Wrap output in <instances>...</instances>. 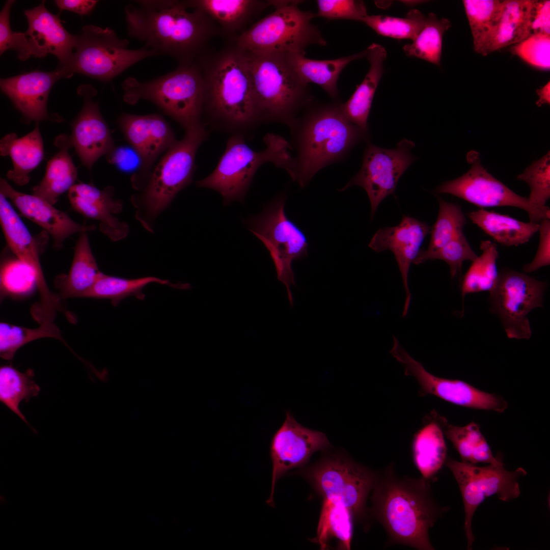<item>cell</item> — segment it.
<instances>
[{
  "instance_id": "db71d44e",
  "label": "cell",
  "mask_w": 550,
  "mask_h": 550,
  "mask_svg": "<svg viewBox=\"0 0 550 550\" xmlns=\"http://www.w3.org/2000/svg\"><path fill=\"white\" fill-rule=\"evenodd\" d=\"M539 242L533 260L523 266L525 273H530L550 264V220L542 219L539 223Z\"/></svg>"
},
{
  "instance_id": "6da1fadb",
  "label": "cell",
  "mask_w": 550,
  "mask_h": 550,
  "mask_svg": "<svg viewBox=\"0 0 550 550\" xmlns=\"http://www.w3.org/2000/svg\"><path fill=\"white\" fill-rule=\"evenodd\" d=\"M368 512L383 527L389 544L434 550L429 532L449 510L434 499L430 480L399 476L391 463L379 471Z\"/></svg>"
},
{
  "instance_id": "f5cc1de1",
  "label": "cell",
  "mask_w": 550,
  "mask_h": 550,
  "mask_svg": "<svg viewBox=\"0 0 550 550\" xmlns=\"http://www.w3.org/2000/svg\"><path fill=\"white\" fill-rule=\"evenodd\" d=\"M540 33L550 34L549 0H533L525 39Z\"/></svg>"
},
{
  "instance_id": "9c48e42d",
  "label": "cell",
  "mask_w": 550,
  "mask_h": 550,
  "mask_svg": "<svg viewBox=\"0 0 550 550\" xmlns=\"http://www.w3.org/2000/svg\"><path fill=\"white\" fill-rule=\"evenodd\" d=\"M122 88L125 102L134 104L141 99L150 101L185 130L204 122L203 80L196 62L179 65L175 70L148 81L128 77Z\"/></svg>"
},
{
  "instance_id": "603a6c76",
  "label": "cell",
  "mask_w": 550,
  "mask_h": 550,
  "mask_svg": "<svg viewBox=\"0 0 550 550\" xmlns=\"http://www.w3.org/2000/svg\"><path fill=\"white\" fill-rule=\"evenodd\" d=\"M24 13L28 22V30L24 33L32 56L41 58L51 53L59 60L60 67L66 66L73 54L76 36L64 28L59 14L50 12L44 1Z\"/></svg>"
},
{
  "instance_id": "ac0fdd59",
  "label": "cell",
  "mask_w": 550,
  "mask_h": 550,
  "mask_svg": "<svg viewBox=\"0 0 550 550\" xmlns=\"http://www.w3.org/2000/svg\"><path fill=\"white\" fill-rule=\"evenodd\" d=\"M330 447L324 433L302 426L290 411H287L284 422L274 433L270 443L272 471L270 495L266 503L274 506L276 483L286 472L305 464L316 452Z\"/></svg>"
},
{
  "instance_id": "30bf717a",
  "label": "cell",
  "mask_w": 550,
  "mask_h": 550,
  "mask_svg": "<svg viewBox=\"0 0 550 550\" xmlns=\"http://www.w3.org/2000/svg\"><path fill=\"white\" fill-rule=\"evenodd\" d=\"M128 45L127 40L120 38L109 28L85 25L76 36L69 62L57 69L63 77L78 73L108 81L138 62L157 56L145 46L131 49L128 48Z\"/></svg>"
},
{
  "instance_id": "b9f144b4",
  "label": "cell",
  "mask_w": 550,
  "mask_h": 550,
  "mask_svg": "<svg viewBox=\"0 0 550 550\" xmlns=\"http://www.w3.org/2000/svg\"><path fill=\"white\" fill-rule=\"evenodd\" d=\"M462 2L473 36L474 49L480 53L500 19L504 0H463Z\"/></svg>"
},
{
  "instance_id": "ab89813d",
  "label": "cell",
  "mask_w": 550,
  "mask_h": 550,
  "mask_svg": "<svg viewBox=\"0 0 550 550\" xmlns=\"http://www.w3.org/2000/svg\"><path fill=\"white\" fill-rule=\"evenodd\" d=\"M34 375L30 369L22 373L11 365L0 368V401L29 426L19 406L21 401L28 402L40 391V387L33 380Z\"/></svg>"
},
{
  "instance_id": "8992f818",
  "label": "cell",
  "mask_w": 550,
  "mask_h": 550,
  "mask_svg": "<svg viewBox=\"0 0 550 550\" xmlns=\"http://www.w3.org/2000/svg\"><path fill=\"white\" fill-rule=\"evenodd\" d=\"M243 51L259 123L280 122L289 126L312 103L308 86L294 73L285 54Z\"/></svg>"
},
{
  "instance_id": "4dcf8cb0",
  "label": "cell",
  "mask_w": 550,
  "mask_h": 550,
  "mask_svg": "<svg viewBox=\"0 0 550 550\" xmlns=\"http://www.w3.org/2000/svg\"><path fill=\"white\" fill-rule=\"evenodd\" d=\"M55 144L60 150L48 161L42 180L32 188L33 195L52 205L57 203L60 195L69 190L77 178V169L68 153L72 146L70 139L61 135Z\"/></svg>"
},
{
  "instance_id": "8fae6325",
  "label": "cell",
  "mask_w": 550,
  "mask_h": 550,
  "mask_svg": "<svg viewBox=\"0 0 550 550\" xmlns=\"http://www.w3.org/2000/svg\"><path fill=\"white\" fill-rule=\"evenodd\" d=\"M286 197L280 195L269 202L259 214L245 221L249 230L264 244L274 263L278 279L285 285L291 306L290 287L295 286L292 262L308 255L309 244L303 231L288 218Z\"/></svg>"
},
{
  "instance_id": "d6986e66",
  "label": "cell",
  "mask_w": 550,
  "mask_h": 550,
  "mask_svg": "<svg viewBox=\"0 0 550 550\" xmlns=\"http://www.w3.org/2000/svg\"><path fill=\"white\" fill-rule=\"evenodd\" d=\"M6 198L0 194V221L6 241L17 258L34 272L40 296L38 305L34 307L35 313L42 318L54 319L57 312H64V309L46 284L35 239Z\"/></svg>"
},
{
  "instance_id": "ba28073f",
  "label": "cell",
  "mask_w": 550,
  "mask_h": 550,
  "mask_svg": "<svg viewBox=\"0 0 550 550\" xmlns=\"http://www.w3.org/2000/svg\"><path fill=\"white\" fill-rule=\"evenodd\" d=\"M264 141L266 148L256 151L246 144L244 136L231 135L215 169L197 181V186L218 191L225 206L233 201L243 202L254 176L263 164L270 162L286 171L290 166L292 156L288 141L273 133L266 134Z\"/></svg>"
},
{
  "instance_id": "9f6ffc18",
  "label": "cell",
  "mask_w": 550,
  "mask_h": 550,
  "mask_svg": "<svg viewBox=\"0 0 550 550\" xmlns=\"http://www.w3.org/2000/svg\"><path fill=\"white\" fill-rule=\"evenodd\" d=\"M98 1L94 0H57L55 4L61 10H67L80 15L90 14Z\"/></svg>"
},
{
  "instance_id": "9a60e30c",
  "label": "cell",
  "mask_w": 550,
  "mask_h": 550,
  "mask_svg": "<svg viewBox=\"0 0 550 550\" xmlns=\"http://www.w3.org/2000/svg\"><path fill=\"white\" fill-rule=\"evenodd\" d=\"M470 158L472 166L468 172L456 179L443 183L435 191L456 196L481 209L517 207L526 211L532 223H539L543 219L550 218L548 206L540 208L532 204L528 198L517 195L488 173L478 157Z\"/></svg>"
},
{
  "instance_id": "bcb514c9",
  "label": "cell",
  "mask_w": 550,
  "mask_h": 550,
  "mask_svg": "<svg viewBox=\"0 0 550 550\" xmlns=\"http://www.w3.org/2000/svg\"><path fill=\"white\" fill-rule=\"evenodd\" d=\"M477 256L463 232H461L436 251L425 256L417 257L414 263L419 265L430 260H442L448 265L451 277L454 278L460 273L463 262H472Z\"/></svg>"
},
{
  "instance_id": "7dc6e473",
  "label": "cell",
  "mask_w": 550,
  "mask_h": 550,
  "mask_svg": "<svg viewBox=\"0 0 550 550\" xmlns=\"http://www.w3.org/2000/svg\"><path fill=\"white\" fill-rule=\"evenodd\" d=\"M516 179L526 182L530 193L528 199L533 205L545 208L550 198V153L528 167Z\"/></svg>"
},
{
  "instance_id": "83f0119b",
  "label": "cell",
  "mask_w": 550,
  "mask_h": 550,
  "mask_svg": "<svg viewBox=\"0 0 550 550\" xmlns=\"http://www.w3.org/2000/svg\"><path fill=\"white\" fill-rule=\"evenodd\" d=\"M191 9H199L207 15L221 31L233 34L242 30L270 6L269 1L188 0L184 1Z\"/></svg>"
},
{
  "instance_id": "1f68e13d",
  "label": "cell",
  "mask_w": 550,
  "mask_h": 550,
  "mask_svg": "<svg viewBox=\"0 0 550 550\" xmlns=\"http://www.w3.org/2000/svg\"><path fill=\"white\" fill-rule=\"evenodd\" d=\"M427 418L413 436L411 452L421 476L430 480L445 464L447 449L441 426L430 414Z\"/></svg>"
},
{
  "instance_id": "44dd1931",
  "label": "cell",
  "mask_w": 550,
  "mask_h": 550,
  "mask_svg": "<svg viewBox=\"0 0 550 550\" xmlns=\"http://www.w3.org/2000/svg\"><path fill=\"white\" fill-rule=\"evenodd\" d=\"M430 231V227L426 223L404 215L398 225L379 229L369 244L376 252L390 250L394 255L406 294L402 317L407 314L411 300L408 280L410 266Z\"/></svg>"
},
{
  "instance_id": "e575fe53",
  "label": "cell",
  "mask_w": 550,
  "mask_h": 550,
  "mask_svg": "<svg viewBox=\"0 0 550 550\" xmlns=\"http://www.w3.org/2000/svg\"><path fill=\"white\" fill-rule=\"evenodd\" d=\"M92 254L87 233L81 232L77 240L70 269L67 274L56 279L63 298L81 297L102 275Z\"/></svg>"
},
{
  "instance_id": "d6a6232c",
  "label": "cell",
  "mask_w": 550,
  "mask_h": 550,
  "mask_svg": "<svg viewBox=\"0 0 550 550\" xmlns=\"http://www.w3.org/2000/svg\"><path fill=\"white\" fill-rule=\"evenodd\" d=\"M533 0H504L500 19L479 54L486 56L522 41Z\"/></svg>"
},
{
  "instance_id": "f546056e",
  "label": "cell",
  "mask_w": 550,
  "mask_h": 550,
  "mask_svg": "<svg viewBox=\"0 0 550 550\" xmlns=\"http://www.w3.org/2000/svg\"><path fill=\"white\" fill-rule=\"evenodd\" d=\"M0 150L1 155H9L13 162V169L7 174L9 179L19 186L28 183L29 173L39 164L44 156L38 122L33 130L22 137L18 138L15 133L4 136L1 141Z\"/></svg>"
},
{
  "instance_id": "484cf974",
  "label": "cell",
  "mask_w": 550,
  "mask_h": 550,
  "mask_svg": "<svg viewBox=\"0 0 550 550\" xmlns=\"http://www.w3.org/2000/svg\"><path fill=\"white\" fill-rule=\"evenodd\" d=\"M62 77L57 69L51 72L33 71L1 79L2 91L29 120L39 121L49 116L47 102L56 81Z\"/></svg>"
},
{
  "instance_id": "681fc988",
  "label": "cell",
  "mask_w": 550,
  "mask_h": 550,
  "mask_svg": "<svg viewBox=\"0 0 550 550\" xmlns=\"http://www.w3.org/2000/svg\"><path fill=\"white\" fill-rule=\"evenodd\" d=\"M510 52L530 65L543 70L550 68V34L532 35L512 45Z\"/></svg>"
},
{
  "instance_id": "cb8c5ba5",
  "label": "cell",
  "mask_w": 550,
  "mask_h": 550,
  "mask_svg": "<svg viewBox=\"0 0 550 550\" xmlns=\"http://www.w3.org/2000/svg\"><path fill=\"white\" fill-rule=\"evenodd\" d=\"M1 193L9 198L22 215L48 232L53 238V247L62 248L64 241L70 235L93 231V225L76 223L65 212L53 206L43 199L34 195L20 193L1 178Z\"/></svg>"
},
{
  "instance_id": "680465c9",
  "label": "cell",
  "mask_w": 550,
  "mask_h": 550,
  "mask_svg": "<svg viewBox=\"0 0 550 550\" xmlns=\"http://www.w3.org/2000/svg\"><path fill=\"white\" fill-rule=\"evenodd\" d=\"M1 503L3 505L7 503V499L4 496H1L0 498Z\"/></svg>"
},
{
  "instance_id": "7c38bea8",
  "label": "cell",
  "mask_w": 550,
  "mask_h": 550,
  "mask_svg": "<svg viewBox=\"0 0 550 550\" xmlns=\"http://www.w3.org/2000/svg\"><path fill=\"white\" fill-rule=\"evenodd\" d=\"M378 474L340 453L324 457L308 476L324 499L341 504L360 520L367 514V500Z\"/></svg>"
},
{
  "instance_id": "277c9868",
  "label": "cell",
  "mask_w": 550,
  "mask_h": 550,
  "mask_svg": "<svg viewBox=\"0 0 550 550\" xmlns=\"http://www.w3.org/2000/svg\"><path fill=\"white\" fill-rule=\"evenodd\" d=\"M309 106L289 126L296 156L287 172L301 187L320 170L342 160L367 133L346 118L340 103Z\"/></svg>"
},
{
  "instance_id": "2e32d148",
  "label": "cell",
  "mask_w": 550,
  "mask_h": 550,
  "mask_svg": "<svg viewBox=\"0 0 550 550\" xmlns=\"http://www.w3.org/2000/svg\"><path fill=\"white\" fill-rule=\"evenodd\" d=\"M415 146L403 139L396 148L384 149L369 143L359 173L340 191L358 185L366 191L371 204V218L387 196L394 195L398 180L414 160L410 150Z\"/></svg>"
},
{
  "instance_id": "c3c4849f",
  "label": "cell",
  "mask_w": 550,
  "mask_h": 550,
  "mask_svg": "<svg viewBox=\"0 0 550 550\" xmlns=\"http://www.w3.org/2000/svg\"><path fill=\"white\" fill-rule=\"evenodd\" d=\"M37 287L33 270L17 259L6 262L1 268V287L3 293L21 297L30 294Z\"/></svg>"
},
{
  "instance_id": "11a10c76",
  "label": "cell",
  "mask_w": 550,
  "mask_h": 550,
  "mask_svg": "<svg viewBox=\"0 0 550 550\" xmlns=\"http://www.w3.org/2000/svg\"><path fill=\"white\" fill-rule=\"evenodd\" d=\"M107 160L115 164L120 170L130 171L142 165L141 157L132 148L125 147L114 148L106 155Z\"/></svg>"
},
{
  "instance_id": "816d5d0a",
  "label": "cell",
  "mask_w": 550,
  "mask_h": 550,
  "mask_svg": "<svg viewBox=\"0 0 550 550\" xmlns=\"http://www.w3.org/2000/svg\"><path fill=\"white\" fill-rule=\"evenodd\" d=\"M14 3L13 0L7 1L0 13V53L14 49L19 59L23 61L32 56V53L24 33L14 32L11 28L10 12Z\"/></svg>"
},
{
  "instance_id": "4fadbf2b",
  "label": "cell",
  "mask_w": 550,
  "mask_h": 550,
  "mask_svg": "<svg viewBox=\"0 0 550 550\" xmlns=\"http://www.w3.org/2000/svg\"><path fill=\"white\" fill-rule=\"evenodd\" d=\"M444 464L452 472L460 489L464 508L467 548L471 549L475 540L472 521L478 507L493 495L504 502L517 498L520 493L518 479L527 472L522 468L507 471L503 461L478 466L447 457Z\"/></svg>"
},
{
  "instance_id": "ee69618b",
  "label": "cell",
  "mask_w": 550,
  "mask_h": 550,
  "mask_svg": "<svg viewBox=\"0 0 550 550\" xmlns=\"http://www.w3.org/2000/svg\"><path fill=\"white\" fill-rule=\"evenodd\" d=\"M438 200V212L435 223L430 228L429 245L426 250H421L417 257L425 256L436 251L463 232L466 218L461 207L441 198Z\"/></svg>"
},
{
  "instance_id": "d590c367",
  "label": "cell",
  "mask_w": 550,
  "mask_h": 550,
  "mask_svg": "<svg viewBox=\"0 0 550 550\" xmlns=\"http://www.w3.org/2000/svg\"><path fill=\"white\" fill-rule=\"evenodd\" d=\"M473 224L496 242L506 246L528 242L537 232L539 223L523 222L508 215L479 209L468 213Z\"/></svg>"
},
{
  "instance_id": "f1b7e54d",
  "label": "cell",
  "mask_w": 550,
  "mask_h": 550,
  "mask_svg": "<svg viewBox=\"0 0 550 550\" xmlns=\"http://www.w3.org/2000/svg\"><path fill=\"white\" fill-rule=\"evenodd\" d=\"M366 50L348 56L330 60L309 59L305 54H285L291 69L304 85L319 86L333 99L338 96L337 81L342 70L351 62L366 57Z\"/></svg>"
},
{
  "instance_id": "7a4b0ae2",
  "label": "cell",
  "mask_w": 550,
  "mask_h": 550,
  "mask_svg": "<svg viewBox=\"0 0 550 550\" xmlns=\"http://www.w3.org/2000/svg\"><path fill=\"white\" fill-rule=\"evenodd\" d=\"M124 10L129 36L157 56L176 59L179 65L194 63L220 32L203 11L189 10L184 1H137Z\"/></svg>"
},
{
  "instance_id": "6f0895ef",
  "label": "cell",
  "mask_w": 550,
  "mask_h": 550,
  "mask_svg": "<svg viewBox=\"0 0 550 550\" xmlns=\"http://www.w3.org/2000/svg\"><path fill=\"white\" fill-rule=\"evenodd\" d=\"M538 96V99L536 104L538 107H541L544 104H550V82H548L544 86L538 89L536 91Z\"/></svg>"
},
{
  "instance_id": "d4e9b609",
  "label": "cell",
  "mask_w": 550,
  "mask_h": 550,
  "mask_svg": "<svg viewBox=\"0 0 550 550\" xmlns=\"http://www.w3.org/2000/svg\"><path fill=\"white\" fill-rule=\"evenodd\" d=\"M114 196L112 187L100 190L84 183L74 184L68 192L72 208L82 215L98 221L100 231L116 241L127 236L129 227L115 216L122 211L123 203Z\"/></svg>"
},
{
  "instance_id": "e0dca14e",
  "label": "cell",
  "mask_w": 550,
  "mask_h": 550,
  "mask_svg": "<svg viewBox=\"0 0 550 550\" xmlns=\"http://www.w3.org/2000/svg\"><path fill=\"white\" fill-rule=\"evenodd\" d=\"M392 356L404 368L405 375L413 376L420 386V396L431 395L451 403L468 408L504 412L508 403L501 396L481 391L458 379L435 376L413 358L399 341L393 342Z\"/></svg>"
},
{
  "instance_id": "3957f363",
  "label": "cell",
  "mask_w": 550,
  "mask_h": 550,
  "mask_svg": "<svg viewBox=\"0 0 550 550\" xmlns=\"http://www.w3.org/2000/svg\"><path fill=\"white\" fill-rule=\"evenodd\" d=\"M195 62L203 80L205 124L231 135H251L260 123L245 53L234 45Z\"/></svg>"
},
{
  "instance_id": "f907efd6",
  "label": "cell",
  "mask_w": 550,
  "mask_h": 550,
  "mask_svg": "<svg viewBox=\"0 0 550 550\" xmlns=\"http://www.w3.org/2000/svg\"><path fill=\"white\" fill-rule=\"evenodd\" d=\"M315 16L328 20L348 19L362 21L368 14L365 3L356 0H318Z\"/></svg>"
},
{
  "instance_id": "52a82bcc",
  "label": "cell",
  "mask_w": 550,
  "mask_h": 550,
  "mask_svg": "<svg viewBox=\"0 0 550 550\" xmlns=\"http://www.w3.org/2000/svg\"><path fill=\"white\" fill-rule=\"evenodd\" d=\"M275 10L235 38L234 45L254 53L306 54L311 45L325 46L326 41L312 23L315 14L303 11L298 1H269Z\"/></svg>"
},
{
  "instance_id": "7bdbcfd3",
  "label": "cell",
  "mask_w": 550,
  "mask_h": 550,
  "mask_svg": "<svg viewBox=\"0 0 550 550\" xmlns=\"http://www.w3.org/2000/svg\"><path fill=\"white\" fill-rule=\"evenodd\" d=\"M35 328L17 326L6 322L0 323V356L11 361L21 347L36 339L53 338L60 340L72 353H75L64 341L60 329L53 322H43Z\"/></svg>"
},
{
  "instance_id": "8d00e7d4",
  "label": "cell",
  "mask_w": 550,
  "mask_h": 550,
  "mask_svg": "<svg viewBox=\"0 0 550 550\" xmlns=\"http://www.w3.org/2000/svg\"><path fill=\"white\" fill-rule=\"evenodd\" d=\"M153 283L168 285L179 289L190 288L189 284H174L168 280L155 277L127 279L107 276L103 273L93 286L82 294L81 297L109 299L114 306H117L122 300L132 296L140 300H143L145 297L143 292V288Z\"/></svg>"
},
{
  "instance_id": "ffe728a7",
  "label": "cell",
  "mask_w": 550,
  "mask_h": 550,
  "mask_svg": "<svg viewBox=\"0 0 550 550\" xmlns=\"http://www.w3.org/2000/svg\"><path fill=\"white\" fill-rule=\"evenodd\" d=\"M118 122L126 139L142 159L140 171L131 180L133 187L139 190L156 158L177 140L171 126L158 114L136 115L123 113Z\"/></svg>"
},
{
  "instance_id": "836d02e7",
  "label": "cell",
  "mask_w": 550,
  "mask_h": 550,
  "mask_svg": "<svg viewBox=\"0 0 550 550\" xmlns=\"http://www.w3.org/2000/svg\"><path fill=\"white\" fill-rule=\"evenodd\" d=\"M441 426L444 435L450 440L462 461L496 464L502 461L500 455L494 456L479 426L471 422L464 426L453 425L435 411L430 413Z\"/></svg>"
},
{
  "instance_id": "60d3db41",
  "label": "cell",
  "mask_w": 550,
  "mask_h": 550,
  "mask_svg": "<svg viewBox=\"0 0 550 550\" xmlns=\"http://www.w3.org/2000/svg\"><path fill=\"white\" fill-rule=\"evenodd\" d=\"M451 26L448 19L439 18L434 13H429L423 28L412 43L404 46L405 53L439 66L443 35Z\"/></svg>"
},
{
  "instance_id": "f6af8a7d",
  "label": "cell",
  "mask_w": 550,
  "mask_h": 550,
  "mask_svg": "<svg viewBox=\"0 0 550 550\" xmlns=\"http://www.w3.org/2000/svg\"><path fill=\"white\" fill-rule=\"evenodd\" d=\"M426 20L419 10H410L404 17L368 15L361 22L379 35L397 39L413 40L423 28Z\"/></svg>"
},
{
  "instance_id": "4316f807",
  "label": "cell",
  "mask_w": 550,
  "mask_h": 550,
  "mask_svg": "<svg viewBox=\"0 0 550 550\" xmlns=\"http://www.w3.org/2000/svg\"><path fill=\"white\" fill-rule=\"evenodd\" d=\"M366 50L369 69L349 99L341 103V108L351 123L367 132L368 119L374 94L383 72L387 52L383 46L377 43H372Z\"/></svg>"
},
{
  "instance_id": "f35d334b",
  "label": "cell",
  "mask_w": 550,
  "mask_h": 550,
  "mask_svg": "<svg viewBox=\"0 0 550 550\" xmlns=\"http://www.w3.org/2000/svg\"><path fill=\"white\" fill-rule=\"evenodd\" d=\"M353 516L340 503L324 499L318 526L316 540L322 549L326 548L329 539L334 538L339 547L350 549L353 533Z\"/></svg>"
},
{
  "instance_id": "5b68a950",
  "label": "cell",
  "mask_w": 550,
  "mask_h": 550,
  "mask_svg": "<svg viewBox=\"0 0 550 550\" xmlns=\"http://www.w3.org/2000/svg\"><path fill=\"white\" fill-rule=\"evenodd\" d=\"M204 123L185 129L183 138L166 151L131 201L136 209L135 216L143 227L153 231V223L158 215L171 203L175 196L193 181L197 151L207 139Z\"/></svg>"
},
{
  "instance_id": "74e56055",
  "label": "cell",
  "mask_w": 550,
  "mask_h": 550,
  "mask_svg": "<svg viewBox=\"0 0 550 550\" xmlns=\"http://www.w3.org/2000/svg\"><path fill=\"white\" fill-rule=\"evenodd\" d=\"M481 254L472 262L463 275L460 284L463 301L470 293L491 291L499 277L497 261L498 251L497 244L490 240H482L480 245Z\"/></svg>"
},
{
  "instance_id": "5bb4252c",
  "label": "cell",
  "mask_w": 550,
  "mask_h": 550,
  "mask_svg": "<svg viewBox=\"0 0 550 550\" xmlns=\"http://www.w3.org/2000/svg\"><path fill=\"white\" fill-rule=\"evenodd\" d=\"M547 283L509 268L499 271L489 292L490 311L499 318L509 339H529L532 329L528 315L543 307Z\"/></svg>"
},
{
  "instance_id": "7402d4cb",
  "label": "cell",
  "mask_w": 550,
  "mask_h": 550,
  "mask_svg": "<svg viewBox=\"0 0 550 550\" xmlns=\"http://www.w3.org/2000/svg\"><path fill=\"white\" fill-rule=\"evenodd\" d=\"M79 92L84 96L85 101L73 123L70 141L82 164L91 170L97 159L108 154L115 146L98 104L91 100L96 91L92 86L85 85Z\"/></svg>"
}]
</instances>
